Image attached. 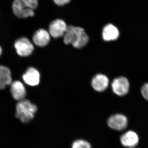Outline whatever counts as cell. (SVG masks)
I'll return each instance as SVG.
<instances>
[{"label": "cell", "mask_w": 148, "mask_h": 148, "mask_svg": "<svg viewBox=\"0 0 148 148\" xmlns=\"http://www.w3.org/2000/svg\"><path fill=\"white\" fill-rule=\"evenodd\" d=\"M64 42L71 44L76 48H81L87 44L88 37L81 27L69 26L64 35Z\"/></svg>", "instance_id": "6da1fadb"}, {"label": "cell", "mask_w": 148, "mask_h": 148, "mask_svg": "<svg viewBox=\"0 0 148 148\" xmlns=\"http://www.w3.org/2000/svg\"><path fill=\"white\" fill-rule=\"evenodd\" d=\"M38 108L28 100L19 101L16 105V117L21 122L27 123L34 117Z\"/></svg>", "instance_id": "7a4b0ae2"}, {"label": "cell", "mask_w": 148, "mask_h": 148, "mask_svg": "<svg viewBox=\"0 0 148 148\" xmlns=\"http://www.w3.org/2000/svg\"><path fill=\"white\" fill-rule=\"evenodd\" d=\"M14 47L17 54L22 57H27L31 55L34 50V46L32 42L25 37L18 39L14 43Z\"/></svg>", "instance_id": "3957f363"}, {"label": "cell", "mask_w": 148, "mask_h": 148, "mask_svg": "<svg viewBox=\"0 0 148 148\" xmlns=\"http://www.w3.org/2000/svg\"><path fill=\"white\" fill-rule=\"evenodd\" d=\"M14 15L19 18H27L34 15L33 10L27 7L22 0H14L12 5Z\"/></svg>", "instance_id": "277c9868"}, {"label": "cell", "mask_w": 148, "mask_h": 148, "mask_svg": "<svg viewBox=\"0 0 148 148\" xmlns=\"http://www.w3.org/2000/svg\"><path fill=\"white\" fill-rule=\"evenodd\" d=\"M127 118L122 114H116L109 118L107 123L111 129L118 131L124 130L127 127Z\"/></svg>", "instance_id": "5b68a950"}, {"label": "cell", "mask_w": 148, "mask_h": 148, "mask_svg": "<svg viewBox=\"0 0 148 148\" xmlns=\"http://www.w3.org/2000/svg\"><path fill=\"white\" fill-rule=\"evenodd\" d=\"M65 21L62 19H57L52 21L49 26V33L55 38L64 36L67 29Z\"/></svg>", "instance_id": "8992f818"}, {"label": "cell", "mask_w": 148, "mask_h": 148, "mask_svg": "<svg viewBox=\"0 0 148 148\" xmlns=\"http://www.w3.org/2000/svg\"><path fill=\"white\" fill-rule=\"evenodd\" d=\"M113 91L119 96L127 94L129 88V83L128 80L124 77H120L114 80L112 84Z\"/></svg>", "instance_id": "52a82bcc"}, {"label": "cell", "mask_w": 148, "mask_h": 148, "mask_svg": "<svg viewBox=\"0 0 148 148\" xmlns=\"http://www.w3.org/2000/svg\"><path fill=\"white\" fill-rule=\"evenodd\" d=\"M139 142V138L138 134L132 130L127 131L120 137L121 145L126 147L134 148L138 145Z\"/></svg>", "instance_id": "ba28073f"}, {"label": "cell", "mask_w": 148, "mask_h": 148, "mask_svg": "<svg viewBox=\"0 0 148 148\" xmlns=\"http://www.w3.org/2000/svg\"><path fill=\"white\" fill-rule=\"evenodd\" d=\"M10 85L11 93L14 99L19 101L24 100L27 93L23 84L21 82L15 81Z\"/></svg>", "instance_id": "9c48e42d"}, {"label": "cell", "mask_w": 148, "mask_h": 148, "mask_svg": "<svg viewBox=\"0 0 148 148\" xmlns=\"http://www.w3.org/2000/svg\"><path fill=\"white\" fill-rule=\"evenodd\" d=\"M22 77L24 82L31 86L37 85L40 81L39 72L33 67H30L27 69Z\"/></svg>", "instance_id": "30bf717a"}, {"label": "cell", "mask_w": 148, "mask_h": 148, "mask_svg": "<svg viewBox=\"0 0 148 148\" xmlns=\"http://www.w3.org/2000/svg\"><path fill=\"white\" fill-rule=\"evenodd\" d=\"M33 40L36 45L40 47H44L49 43L50 35L45 29H39L34 35Z\"/></svg>", "instance_id": "8fae6325"}, {"label": "cell", "mask_w": 148, "mask_h": 148, "mask_svg": "<svg viewBox=\"0 0 148 148\" xmlns=\"http://www.w3.org/2000/svg\"><path fill=\"white\" fill-rule=\"evenodd\" d=\"M108 77L103 74H98L92 79L91 84L93 89L98 92H103L107 89L109 85Z\"/></svg>", "instance_id": "7c38bea8"}, {"label": "cell", "mask_w": 148, "mask_h": 148, "mask_svg": "<svg viewBox=\"0 0 148 148\" xmlns=\"http://www.w3.org/2000/svg\"><path fill=\"white\" fill-rule=\"evenodd\" d=\"M103 40L106 41L114 40L119 36V32L116 27L112 24H108L104 27L103 31Z\"/></svg>", "instance_id": "4fadbf2b"}, {"label": "cell", "mask_w": 148, "mask_h": 148, "mask_svg": "<svg viewBox=\"0 0 148 148\" xmlns=\"http://www.w3.org/2000/svg\"><path fill=\"white\" fill-rule=\"evenodd\" d=\"M12 82L10 70L5 66H0V90L11 84Z\"/></svg>", "instance_id": "5bb4252c"}, {"label": "cell", "mask_w": 148, "mask_h": 148, "mask_svg": "<svg viewBox=\"0 0 148 148\" xmlns=\"http://www.w3.org/2000/svg\"><path fill=\"white\" fill-rule=\"evenodd\" d=\"M71 148H92L89 142L83 139H78L74 141Z\"/></svg>", "instance_id": "9a60e30c"}, {"label": "cell", "mask_w": 148, "mask_h": 148, "mask_svg": "<svg viewBox=\"0 0 148 148\" xmlns=\"http://www.w3.org/2000/svg\"><path fill=\"white\" fill-rule=\"evenodd\" d=\"M27 7L31 9H36L38 7V0H22Z\"/></svg>", "instance_id": "2e32d148"}, {"label": "cell", "mask_w": 148, "mask_h": 148, "mask_svg": "<svg viewBox=\"0 0 148 148\" xmlns=\"http://www.w3.org/2000/svg\"><path fill=\"white\" fill-rule=\"evenodd\" d=\"M142 94L144 98L148 101V83L143 86L142 88Z\"/></svg>", "instance_id": "e0dca14e"}, {"label": "cell", "mask_w": 148, "mask_h": 148, "mask_svg": "<svg viewBox=\"0 0 148 148\" xmlns=\"http://www.w3.org/2000/svg\"><path fill=\"white\" fill-rule=\"evenodd\" d=\"M53 1L57 5L63 6L66 4L68 3L71 0H53Z\"/></svg>", "instance_id": "ac0fdd59"}, {"label": "cell", "mask_w": 148, "mask_h": 148, "mask_svg": "<svg viewBox=\"0 0 148 148\" xmlns=\"http://www.w3.org/2000/svg\"><path fill=\"white\" fill-rule=\"evenodd\" d=\"M2 53V49L1 47L0 46V56L1 55Z\"/></svg>", "instance_id": "d6986e66"}, {"label": "cell", "mask_w": 148, "mask_h": 148, "mask_svg": "<svg viewBox=\"0 0 148 148\" xmlns=\"http://www.w3.org/2000/svg\"></svg>", "instance_id": "ffe728a7"}]
</instances>
